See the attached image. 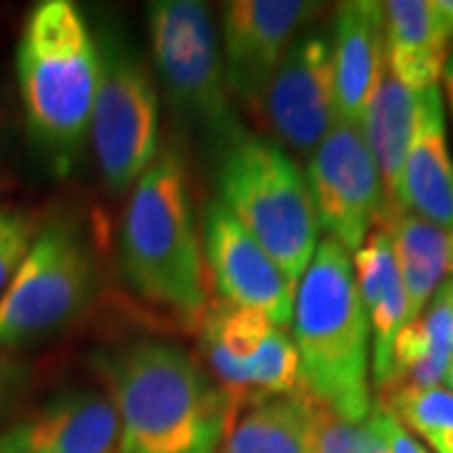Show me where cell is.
<instances>
[{"label":"cell","instance_id":"obj_15","mask_svg":"<svg viewBox=\"0 0 453 453\" xmlns=\"http://www.w3.org/2000/svg\"><path fill=\"white\" fill-rule=\"evenodd\" d=\"M333 73L335 111L340 121L363 124L372 88L386 68V16L383 3H340L333 20Z\"/></svg>","mask_w":453,"mask_h":453},{"label":"cell","instance_id":"obj_6","mask_svg":"<svg viewBox=\"0 0 453 453\" xmlns=\"http://www.w3.org/2000/svg\"><path fill=\"white\" fill-rule=\"evenodd\" d=\"M146 16L151 56L169 104L222 159L244 131L232 109L210 8L196 0H157Z\"/></svg>","mask_w":453,"mask_h":453},{"label":"cell","instance_id":"obj_5","mask_svg":"<svg viewBox=\"0 0 453 453\" xmlns=\"http://www.w3.org/2000/svg\"><path fill=\"white\" fill-rule=\"evenodd\" d=\"M217 181L219 202L297 285L320 244V222L303 169L280 144L244 134L219 159Z\"/></svg>","mask_w":453,"mask_h":453},{"label":"cell","instance_id":"obj_26","mask_svg":"<svg viewBox=\"0 0 453 453\" xmlns=\"http://www.w3.org/2000/svg\"><path fill=\"white\" fill-rule=\"evenodd\" d=\"M38 222L28 211L0 207V297L11 288L38 237Z\"/></svg>","mask_w":453,"mask_h":453},{"label":"cell","instance_id":"obj_29","mask_svg":"<svg viewBox=\"0 0 453 453\" xmlns=\"http://www.w3.org/2000/svg\"><path fill=\"white\" fill-rule=\"evenodd\" d=\"M360 453H390L386 436H383V428H380L378 416H375V405H372L368 418H365V436H363V449H360Z\"/></svg>","mask_w":453,"mask_h":453},{"label":"cell","instance_id":"obj_4","mask_svg":"<svg viewBox=\"0 0 453 453\" xmlns=\"http://www.w3.org/2000/svg\"><path fill=\"white\" fill-rule=\"evenodd\" d=\"M121 267L146 303L199 325L207 310L202 247L187 164L166 144L134 184L121 226Z\"/></svg>","mask_w":453,"mask_h":453},{"label":"cell","instance_id":"obj_27","mask_svg":"<svg viewBox=\"0 0 453 453\" xmlns=\"http://www.w3.org/2000/svg\"><path fill=\"white\" fill-rule=\"evenodd\" d=\"M375 405V416H378V423H380V428H383V436H386V443H388V451L390 453H428L426 446H421L416 438L411 436V431H405L401 421L388 413L383 405L372 403Z\"/></svg>","mask_w":453,"mask_h":453},{"label":"cell","instance_id":"obj_21","mask_svg":"<svg viewBox=\"0 0 453 453\" xmlns=\"http://www.w3.org/2000/svg\"><path fill=\"white\" fill-rule=\"evenodd\" d=\"M453 357L451 315L443 288L416 320H408L393 342V371L378 393L438 388Z\"/></svg>","mask_w":453,"mask_h":453},{"label":"cell","instance_id":"obj_9","mask_svg":"<svg viewBox=\"0 0 453 453\" xmlns=\"http://www.w3.org/2000/svg\"><path fill=\"white\" fill-rule=\"evenodd\" d=\"M305 177L320 229L345 252H357L383 210V187L363 127L338 119L312 151Z\"/></svg>","mask_w":453,"mask_h":453},{"label":"cell","instance_id":"obj_10","mask_svg":"<svg viewBox=\"0 0 453 453\" xmlns=\"http://www.w3.org/2000/svg\"><path fill=\"white\" fill-rule=\"evenodd\" d=\"M308 0H234L225 3V71L229 94L255 121L277 68L297 35L320 13Z\"/></svg>","mask_w":453,"mask_h":453},{"label":"cell","instance_id":"obj_28","mask_svg":"<svg viewBox=\"0 0 453 453\" xmlns=\"http://www.w3.org/2000/svg\"><path fill=\"white\" fill-rule=\"evenodd\" d=\"M23 375H26V365L18 357V350L0 345V411H3V405L11 401V395L16 393Z\"/></svg>","mask_w":453,"mask_h":453},{"label":"cell","instance_id":"obj_17","mask_svg":"<svg viewBox=\"0 0 453 453\" xmlns=\"http://www.w3.org/2000/svg\"><path fill=\"white\" fill-rule=\"evenodd\" d=\"M383 16L390 73L413 94L436 86L451 56V38L434 0H390L383 3Z\"/></svg>","mask_w":453,"mask_h":453},{"label":"cell","instance_id":"obj_23","mask_svg":"<svg viewBox=\"0 0 453 453\" xmlns=\"http://www.w3.org/2000/svg\"><path fill=\"white\" fill-rule=\"evenodd\" d=\"M378 405L393 413L405 431L428 441L436 453H449L453 446V393L449 388L393 390L378 395Z\"/></svg>","mask_w":453,"mask_h":453},{"label":"cell","instance_id":"obj_24","mask_svg":"<svg viewBox=\"0 0 453 453\" xmlns=\"http://www.w3.org/2000/svg\"><path fill=\"white\" fill-rule=\"evenodd\" d=\"M300 390H303V378H300L297 348L285 327H275L262 342L259 353L247 371V408L270 398L295 395Z\"/></svg>","mask_w":453,"mask_h":453},{"label":"cell","instance_id":"obj_3","mask_svg":"<svg viewBox=\"0 0 453 453\" xmlns=\"http://www.w3.org/2000/svg\"><path fill=\"white\" fill-rule=\"evenodd\" d=\"M292 342L303 390L350 421H365L371 398V325L350 255L325 237L295 292Z\"/></svg>","mask_w":453,"mask_h":453},{"label":"cell","instance_id":"obj_33","mask_svg":"<svg viewBox=\"0 0 453 453\" xmlns=\"http://www.w3.org/2000/svg\"><path fill=\"white\" fill-rule=\"evenodd\" d=\"M443 383L449 386V390L453 393V357H451V363H449V371H446V378H443Z\"/></svg>","mask_w":453,"mask_h":453},{"label":"cell","instance_id":"obj_32","mask_svg":"<svg viewBox=\"0 0 453 453\" xmlns=\"http://www.w3.org/2000/svg\"><path fill=\"white\" fill-rule=\"evenodd\" d=\"M443 292H446V300H449V315H451V338H453V277L443 285Z\"/></svg>","mask_w":453,"mask_h":453},{"label":"cell","instance_id":"obj_13","mask_svg":"<svg viewBox=\"0 0 453 453\" xmlns=\"http://www.w3.org/2000/svg\"><path fill=\"white\" fill-rule=\"evenodd\" d=\"M0 453H119V416L98 390H65L0 436Z\"/></svg>","mask_w":453,"mask_h":453},{"label":"cell","instance_id":"obj_19","mask_svg":"<svg viewBox=\"0 0 453 453\" xmlns=\"http://www.w3.org/2000/svg\"><path fill=\"white\" fill-rule=\"evenodd\" d=\"M375 229H383L393 244L408 297V318L416 320L453 277V229L426 222L405 210L378 217Z\"/></svg>","mask_w":453,"mask_h":453},{"label":"cell","instance_id":"obj_22","mask_svg":"<svg viewBox=\"0 0 453 453\" xmlns=\"http://www.w3.org/2000/svg\"><path fill=\"white\" fill-rule=\"evenodd\" d=\"M214 453H308L305 390L247 408Z\"/></svg>","mask_w":453,"mask_h":453},{"label":"cell","instance_id":"obj_14","mask_svg":"<svg viewBox=\"0 0 453 453\" xmlns=\"http://www.w3.org/2000/svg\"><path fill=\"white\" fill-rule=\"evenodd\" d=\"M398 207L453 229V159L438 86L418 91L416 98V124L398 187Z\"/></svg>","mask_w":453,"mask_h":453},{"label":"cell","instance_id":"obj_30","mask_svg":"<svg viewBox=\"0 0 453 453\" xmlns=\"http://www.w3.org/2000/svg\"><path fill=\"white\" fill-rule=\"evenodd\" d=\"M434 5H436V13L441 18L443 31L453 41V0H434Z\"/></svg>","mask_w":453,"mask_h":453},{"label":"cell","instance_id":"obj_2","mask_svg":"<svg viewBox=\"0 0 453 453\" xmlns=\"http://www.w3.org/2000/svg\"><path fill=\"white\" fill-rule=\"evenodd\" d=\"M16 76L31 139L65 174L91 129L101 79L98 43L76 3L43 0L26 16Z\"/></svg>","mask_w":453,"mask_h":453},{"label":"cell","instance_id":"obj_16","mask_svg":"<svg viewBox=\"0 0 453 453\" xmlns=\"http://www.w3.org/2000/svg\"><path fill=\"white\" fill-rule=\"evenodd\" d=\"M356 282L368 315L372 340V380L378 388L388 383L393 371V342L408 318L403 277L383 229H372L353 259Z\"/></svg>","mask_w":453,"mask_h":453},{"label":"cell","instance_id":"obj_31","mask_svg":"<svg viewBox=\"0 0 453 453\" xmlns=\"http://www.w3.org/2000/svg\"><path fill=\"white\" fill-rule=\"evenodd\" d=\"M443 79H446V91H449V101L453 106V53L449 56V64H446V71H443Z\"/></svg>","mask_w":453,"mask_h":453},{"label":"cell","instance_id":"obj_7","mask_svg":"<svg viewBox=\"0 0 453 453\" xmlns=\"http://www.w3.org/2000/svg\"><path fill=\"white\" fill-rule=\"evenodd\" d=\"M96 257L79 226L56 219L38 229L23 267L0 297V345L20 350L64 330L91 303Z\"/></svg>","mask_w":453,"mask_h":453},{"label":"cell","instance_id":"obj_18","mask_svg":"<svg viewBox=\"0 0 453 453\" xmlns=\"http://www.w3.org/2000/svg\"><path fill=\"white\" fill-rule=\"evenodd\" d=\"M277 325L259 310L214 300L199 323L202 353L211 368V378L225 390L234 416L247 408V371L262 342Z\"/></svg>","mask_w":453,"mask_h":453},{"label":"cell","instance_id":"obj_1","mask_svg":"<svg viewBox=\"0 0 453 453\" xmlns=\"http://www.w3.org/2000/svg\"><path fill=\"white\" fill-rule=\"evenodd\" d=\"M96 365L119 416V453H214L237 421L219 383L177 345L131 342Z\"/></svg>","mask_w":453,"mask_h":453},{"label":"cell","instance_id":"obj_12","mask_svg":"<svg viewBox=\"0 0 453 453\" xmlns=\"http://www.w3.org/2000/svg\"><path fill=\"white\" fill-rule=\"evenodd\" d=\"M204 255L219 300L265 312L277 327L292 323L297 285L244 229L219 199L204 211Z\"/></svg>","mask_w":453,"mask_h":453},{"label":"cell","instance_id":"obj_25","mask_svg":"<svg viewBox=\"0 0 453 453\" xmlns=\"http://www.w3.org/2000/svg\"><path fill=\"white\" fill-rule=\"evenodd\" d=\"M363 436L365 421H350L308 395V453H360Z\"/></svg>","mask_w":453,"mask_h":453},{"label":"cell","instance_id":"obj_11","mask_svg":"<svg viewBox=\"0 0 453 453\" xmlns=\"http://www.w3.org/2000/svg\"><path fill=\"white\" fill-rule=\"evenodd\" d=\"M338 121L330 41L318 33L300 35L270 83L259 124L297 154L315 151Z\"/></svg>","mask_w":453,"mask_h":453},{"label":"cell","instance_id":"obj_20","mask_svg":"<svg viewBox=\"0 0 453 453\" xmlns=\"http://www.w3.org/2000/svg\"><path fill=\"white\" fill-rule=\"evenodd\" d=\"M416 98L418 94L405 88L403 83L390 73L386 64L363 113V124H360L363 136L371 149L380 187H383V210L378 217L401 210L398 187H401L405 154H408L413 124H416Z\"/></svg>","mask_w":453,"mask_h":453},{"label":"cell","instance_id":"obj_8","mask_svg":"<svg viewBox=\"0 0 453 453\" xmlns=\"http://www.w3.org/2000/svg\"><path fill=\"white\" fill-rule=\"evenodd\" d=\"M101 79L91 116V142L104 187L131 189L159 154V94L142 56L121 38L98 41Z\"/></svg>","mask_w":453,"mask_h":453}]
</instances>
